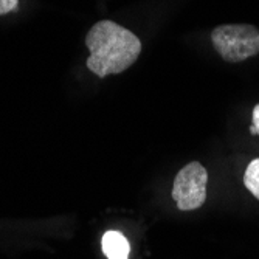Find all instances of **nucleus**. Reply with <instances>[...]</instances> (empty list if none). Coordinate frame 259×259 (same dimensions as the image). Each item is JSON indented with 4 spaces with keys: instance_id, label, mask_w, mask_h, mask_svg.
<instances>
[{
    "instance_id": "1",
    "label": "nucleus",
    "mask_w": 259,
    "mask_h": 259,
    "mask_svg": "<svg viewBox=\"0 0 259 259\" xmlns=\"http://www.w3.org/2000/svg\"><path fill=\"white\" fill-rule=\"evenodd\" d=\"M85 47L90 52L85 65L98 78L123 73L141 52L140 39L112 20L97 22L85 36Z\"/></svg>"
},
{
    "instance_id": "2",
    "label": "nucleus",
    "mask_w": 259,
    "mask_h": 259,
    "mask_svg": "<svg viewBox=\"0 0 259 259\" xmlns=\"http://www.w3.org/2000/svg\"><path fill=\"white\" fill-rule=\"evenodd\" d=\"M214 50L227 62H242L259 53V30L253 25H219L211 31Z\"/></svg>"
},
{
    "instance_id": "3",
    "label": "nucleus",
    "mask_w": 259,
    "mask_h": 259,
    "mask_svg": "<svg viewBox=\"0 0 259 259\" xmlns=\"http://www.w3.org/2000/svg\"><path fill=\"white\" fill-rule=\"evenodd\" d=\"M208 172L199 161L188 163L179 171L172 185V199L179 209L193 211L200 208L206 200Z\"/></svg>"
},
{
    "instance_id": "4",
    "label": "nucleus",
    "mask_w": 259,
    "mask_h": 259,
    "mask_svg": "<svg viewBox=\"0 0 259 259\" xmlns=\"http://www.w3.org/2000/svg\"><path fill=\"white\" fill-rule=\"evenodd\" d=\"M101 247L107 259H127L129 257L131 245L127 239L123 236V233L120 231H115V230L106 231L101 239Z\"/></svg>"
},
{
    "instance_id": "5",
    "label": "nucleus",
    "mask_w": 259,
    "mask_h": 259,
    "mask_svg": "<svg viewBox=\"0 0 259 259\" xmlns=\"http://www.w3.org/2000/svg\"><path fill=\"white\" fill-rule=\"evenodd\" d=\"M244 183L247 190L259 200V158L250 161L244 174Z\"/></svg>"
},
{
    "instance_id": "6",
    "label": "nucleus",
    "mask_w": 259,
    "mask_h": 259,
    "mask_svg": "<svg viewBox=\"0 0 259 259\" xmlns=\"http://www.w3.org/2000/svg\"><path fill=\"white\" fill-rule=\"evenodd\" d=\"M19 5V0H0V16L16 11Z\"/></svg>"
},
{
    "instance_id": "7",
    "label": "nucleus",
    "mask_w": 259,
    "mask_h": 259,
    "mask_svg": "<svg viewBox=\"0 0 259 259\" xmlns=\"http://www.w3.org/2000/svg\"><path fill=\"white\" fill-rule=\"evenodd\" d=\"M253 126L256 127V134H259V104L253 109Z\"/></svg>"
}]
</instances>
